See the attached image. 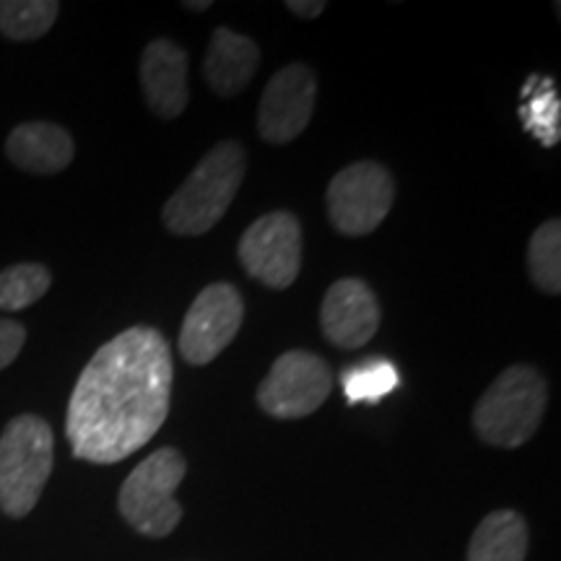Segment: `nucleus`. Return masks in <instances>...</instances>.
Here are the masks:
<instances>
[{
    "label": "nucleus",
    "mask_w": 561,
    "mask_h": 561,
    "mask_svg": "<svg viewBox=\"0 0 561 561\" xmlns=\"http://www.w3.org/2000/svg\"><path fill=\"white\" fill-rule=\"evenodd\" d=\"M170 401V343L157 328H128L91 356L76 382L66 413L70 450L96 466L130 458L164 426Z\"/></svg>",
    "instance_id": "1"
},
{
    "label": "nucleus",
    "mask_w": 561,
    "mask_h": 561,
    "mask_svg": "<svg viewBox=\"0 0 561 561\" xmlns=\"http://www.w3.org/2000/svg\"><path fill=\"white\" fill-rule=\"evenodd\" d=\"M244 178V149L237 140L214 146L164 206V224L172 234H206L224 219Z\"/></svg>",
    "instance_id": "2"
},
{
    "label": "nucleus",
    "mask_w": 561,
    "mask_h": 561,
    "mask_svg": "<svg viewBox=\"0 0 561 561\" xmlns=\"http://www.w3.org/2000/svg\"><path fill=\"white\" fill-rule=\"evenodd\" d=\"M549 388L543 375L528 364L504 369L483 392L473 411V426L486 445L515 450L541 426Z\"/></svg>",
    "instance_id": "3"
},
{
    "label": "nucleus",
    "mask_w": 561,
    "mask_h": 561,
    "mask_svg": "<svg viewBox=\"0 0 561 561\" xmlns=\"http://www.w3.org/2000/svg\"><path fill=\"white\" fill-rule=\"evenodd\" d=\"M55 439L45 419H11L0 434V510L9 517H26L37 507L42 489L53 473Z\"/></svg>",
    "instance_id": "4"
},
{
    "label": "nucleus",
    "mask_w": 561,
    "mask_h": 561,
    "mask_svg": "<svg viewBox=\"0 0 561 561\" xmlns=\"http://www.w3.org/2000/svg\"><path fill=\"white\" fill-rule=\"evenodd\" d=\"M187 462L174 447H161L149 455L125 479L117 507L133 530L149 538H164L182 520V507L174 491L185 479Z\"/></svg>",
    "instance_id": "5"
},
{
    "label": "nucleus",
    "mask_w": 561,
    "mask_h": 561,
    "mask_svg": "<svg viewBox=\"0 0 561 561\" xmlns=\"http://www.w3.org/2000/svg\"><path fill=\"white\" fill-rule=\"evenodd\" d=\"M331 390V364L312 351H286L257 388V405L273 419H305L328 401Z\"/></svg>",
    "instance_id": "6"
},
{
    "label": "nucleus",
    "mask_w": 561,
    "mask_h": 561,
    "mask_svg": "<svg viewBox=\"0 0 561 561\" xmlns=\"http://www.w3.org/2000/svg\"><path fill=\"white\" fill-rule=\"evenodd\" d=\"M396 185L377 161H356L328 185V216L346 237L371 234L390 214Z\"/></svg>",
    "instance_id": "7"
},
{
    "label": "nucleus",
    "mask_w": 561,
    "mask_h": 561,
    "mask_svg": "<svg viewBox=\"0 0 561 561\" xmlns=\"http://www.w3.org/2000/svg\"><path fill=\"white\" fill-rule=\"evenodd\" d=\"M240 263L268 289H289L301 268V227L289 210H273L250 224L240 240Z\"/></svg>",
    "instance_id": "8"
},
{
    "label": "nucleus",
    "mask_w": 561,
    "mask_h": 561,
    "mask_svg": "<svg viewBox=\"0 0 561 561\" xmlns=\"http://www.w3.org/2000/svg\"><path fill=\"white\" fill-rule=\"evenodd\" d=\"M244 318V301L231 284H210L185 314L180 331V354L187 364H210L237 339Z\"/></svg>",
    "instance_id": "9"
},
{
    "label": "nucleus",
    "mask_w": 561,
    "mask_h": 561,
    "mask_svg": "<svg viewBox=\"0 0 561 561\" xmlns=\"http://www.w3.org/2000/svg\"><path fill=\"white\" fill-rule=\"evenodd\" d=\"M314 102H318V79L312 68L301 62L280 68L261 96L257 130L268 144H289L310 125Z\"/></svg>",
    "instance_id": "10"
},
{
    "label": "nucleus",
    "mask_w": 561,
    "mask_h": 561,
    "mask_svg": "<svg viewBox=\"0 0 561 561\" xmlns=\"http://www.w3.org/2000/svg\"><path fill=\"white\" fill-rule=\"evenodd\" d=\"M380 301L362 278H341L320 307L322 335L339 348H362L380 328Z\"/></svg>",
    "instance_id": "11"
},
{
    "label": "nucleus",
    "mask_w": 561,
    "mask_h": 561,
    "mask_svg": "<svg viewBox=\"0 0 561 561\" xmlns=\"http://www.w3.org/2000/svg\"><path fill=\"white\" fill-rule=\"evenodd\" d=\"M187 53L172 39H153L140 58V83L153 115L174 121L191 102L187 89Z\"/></svg>",
    "instance_id": "12"
},
{
    "label": "nucleus",
    "mask_w": 561,
    "mask_h": 561,
    "mask_svg": "<svg viewBox=\"0 0 561 561\" xmlns=\"http://www.w3.org/2000/svg\"><path fill=\"white\" fill-rule=\"evenodd\" d=\"M261 66V47L240 32H231L227 26H219L210 37L206 62V81L214 94L234 96L248 89V83L255 79V70Z\"/></svg>",
    "instance_id": "13"
},
{
    "label": "nucleus",
    "mask_w": 561,
    "mask_h": 561,
    "mask_svg": "<svg viewBox=\"0 0 561 561\" xmlns=\"http://www.w3.org/2000/svg\"><path fill=\"white\" fill-rule=\"evenodd\" d=\"M5 153L19 170L32 174L62 172L73 161L76 146L66 128L55 123H24L11 130Z\"/></svg>",
    "instance_id": "14"
},
{
    "label": "nucleus",
    "mask_w": 561,
    "mask_h": 561,
    "mask_svg": "<svg viewBox=\"0 0 561 561\" xmlns=\"http://www.w3.org/2000/svg\"><path fill=\"white\" fill-rule=\"evenodd\" d=\"M528 523L512 510H496L476 528L466 561H525Z\"/></svg>",
    "instance_id": "15"
},
{
    "label": "nucleus",
    "mask_w": 561,
    "mask_h": 561,
    "mask_svg": "<svg viewBox=\"0 0 561 561\" xmlns=\"http://www.w3.org/2000/svg\"><path fill=\"white\" fill-rule=\"evenodd\" d=\"M523 123L543 146L559 144L561 104L553 81L543 76H530L523 91Z\"/></svg>",
    "instance_id": "16"
},
{
    "label": "nucleus",
    "mask_w": 561,
    "mask_h": 561,
    "mask_svg": "<svg viewBox=\"0 0 561 561\" xmlns=\"http://www.w3.org/2000/svg\"><path fill=\"white\" fill-rule=\"evenodd\" d=\"M58 11L55 0H0V34L16 42L39 39L50 32Z\"/></svg>",
    "instance_id": "17"
},
{
    "label": "nucleus",
    "mask_w": 561,
    "mask_h": 561,
    "mask_svg": "<svg viewBox=\"0 0 561 561\" xmlns=\"http://www.w3.org/2000/svg\"><path fill=\"white\" fill-rule=\"evenodd\" d=\"M530 280L546 294L561 291V221L549 219L536 229L528 244Z\"/></svg>",
    "instance_id": "18"
},
{
    "label": "nucleus",
    "mask_w": 561,
    "mask_h": 561,
    "mask_svg": "<svg viewBox=\"0 0 561 561\" xmlns=\"http://www.w3.org/2000/svg\"><path fill=\"white\" fill-rule=\"evenodd\" d=\"M53 276L39 263H19L0 271V310L19 312L32 307L50 289Z\"/></svg>",
    "instance_id": "19"
},
{
    "label": "nucleus",
    "mask_w": 561,
    "mask_h": 561,
    "mask_svg": "<svg viewBox=\"0 0 561 561\" xmlns=\"http://www.w3.org/2000/svg\"><path fill=\"white\" fill-rule=\"evenodd\" d=\"M341 382L348 403H377L398 388L401 375L390 362L371 359L343 371Z\"/></svg>",
    "instance_id": "20"
},
{
    "label": "nucleus",
    "mask_w": 561,
    "mask_h": 561,
    "mask_svg": "<svg viewBox=\"0 0 561 561\" xmlns=\"http://www.w3.org/2000/svg\"><path fill=\"white\" fill-rule=\"evenodd\" d=\"M26 343V331L24 325L16 320H5L0 318V369L11 367L16 362V356L21 354Z\"/></svg>",
    "instance_id": "21"
},
{
    "label": "nucleus",
    "mask_w": 561,
    "mask_h": 561,
    "mask_svg": "<svg viewBox=\"0 0 561 561\" xmlns=\"http://www.w3.org/2000/svg\"><path fill=\"white\" fill-rule=\"evenodd\" d=\"M286 9L299 19H318L320 13L325 11V3H322V0H289Z\"/></svg>",
    "instance_id": "22"
},
{
    "label": "nucleus",
    "mask_w": 561,
    "mask_h": 561,
    "mask_svg": "<svg viewBox=\"0 0 561 561\" xmlns=\"http://www.w3.org/2000/svg\"><path fill=\"white\" fill-rule=\"evenodd\" d=\"M182 9H191V11H206V9H210V0H201V3H191V0H187V3H182Z\"/></svg>",
    "instance_id": "23"
}]
</instances>
